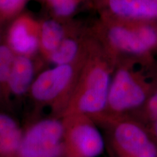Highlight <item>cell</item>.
<instances>
[{"mask_svg": "<svg viewBox=\"0 0 157 157\" xmlns=\"http://www.w3.org/2000/svg\"><path fill=\"white\" fill-rule=\"evenodd\" d=\"M151 131L153 134H154V137L157 139V119L152 121L151 122Z\"/></svg>", "mask_w": 157, "mask_h": 157, "instance_id": "obj_18", "label": "cell"}, {"mask_svg": "<svg viewBox=\"0 0 157 157\" xmlns=\"http://www.w3.org/2000/svg\"><path fill=\"white\" fill-rule=\"evenodd\" d=\"M63 137V119H42L23 133L18 148L11 157H64Z\"/></svg>", "mask_w": 157, "mask_h": 157, "instance_id": "obj_4", "label": "cell"}, {"mask_svg": "<svg viewBox=\"0 0 157 157\" xmlns=\"http://www.w3.org/2000/svg\"><path fill=\"white\" fill-rule=\"evenodd\" d=\"M15 56L8 46L0 45V83H7Z\"/></svg>", "mask_w": 157, "mask_h": 157, "instance_id": "obj_14", "label": "cell"}, {"mask_svg": "<svg viewBox=\"0 0 157 157\" xmlns=\"http://www.w3.org/2000/svg\"><path fill=\"white\" fill-rule=\"evenodd\" d=\"M112 123L111 136L119 157H157V148L145 129L124 117L106 119Z\"/></svg>", "mask_w": 157, "mask_h": 157, "instance_id": "obj_7", "label": "cell"}, {"mask_svg": "<svg viewBox=\"0 0 157 157\" xmlns=\"http://www.w3.org/2000/svg\"><path fill=\"white\" fill-rule=\"evenodd\" d=\"M107 10L103 16L130 21L155 22L157 0H105Z\"/></svg>", "mask_w": 157, "mask_h": 157, "instance_id": "obj_8", "label": "cell"}, {"mask_svg": "<svg viewBox=\"0 0 157 157\" xmlns=\"http://www.w3.org/2000/svg\"><path fill=\"white\" fill-rule=\"evenodd\" d=\"M64 124V157H98L103 153V135L92 118L70 115L63 119Z\"/></svg>", "mask_w": 157, "mask_h": 157, "instance_id": "obj_5", "label": "cell"}, {"mask_svg": "<svg viewBox=\"0 0 157 157\" xmlns=\"http://www.w3.org/2000/svg\"><path fill=\"white\" fill-rule=\"evenodd\" d=\"M142 109L145 117L150 122L157 119V87L147 100Z\"/></svg>", "mask_w": 157, "mask_h": 157, "instance_id": "obj_16", "label": "cell"}, {"mask_svg": "<svg viewBox=\"0 0 157 157\" xmlns=\"http://www.w3.org/2000/svg\"><path fill=\"white\" fill-rule=\"evenodd\" d=\"M117 63L99 39L91 43L81 82L74 88L63 117L83 115L101 119L107 107L111 78Z\"/></svg>", "mask_w": 157, "mask_h": 157, "instance_id": "obj_1", "label": "cell"}, {"mask_svg": "<svg viewBox=\"0 0 157 157\" xmlns=\"http://www.w3.org/2000/svg\"><path fill=\"white\" fill-rule=\"evenodd\" d=\"M79 52V44L75 39L65 38L61 44L51 53L50 61L56 66L72 65Z\"/></svg>", "mask_w": 157, "mask_h": 157, "instance_id": "obj_13", "label": "cell"}, {"mask_svg": "<svg viewBox=\"0 0 157 157\" xmlns=\"http://www.w3.org/2000/svg\"><path fill=\"white\" fill-rule=\"evenodd\" d=\"M26 0H0V13L12 15L23 7Z\"/></svg>", "mask_w": 157, "mask_h": 157, "instance_id": "obj_17", "label": "cell"}, {"mask_svg": "<svg viewBox=\"0 0 157 157\" xmlns=\"http://www.w3.org/2000/svg\"><path fill=\"white\" fill-rule=\"evenodd\" d=\"M23 133L14 119L0 113V157H11L15 154Z\"/></svg>", "mask_w": 157, "mask_h": 157, "instance_id": "obj_11", "label": "cell"}, {"mask_svg": "<svg viewBox=\"0 0 157 157\" xmlns=\"http://www.w3.org/2000/svg\"><path fill=\"white\" fill-rule=\"evenodd\" d=\"M40 27L27 17L17 19L9 31V45L18 56H28L34 53L40 46Z\"/></svg>", "mask_w": 157, "mask_h": 157, "instance_id": "obj_9", "label": "cell"}, {"mask_svg": "<svg viewBox=\"0 0 157 157\" xmlns=\"http://www.w3.org/2000/svg\"><path fill=\"white\" fill-rule=\"evenodd\" d=\"M34 64L28 56L15 57L7 83L10 90L15 95L26 93L34 82Z\"/></svg>", "mask_w": 157, "mask_h": 157, "instance_id": "obj_10", "label": "cell"}, {"mask_svg": "<svg viewBox=\"0 0 157 157\" xmlns=\"http://www.w3.org/2000/svg\"><path fill=\"white\" fill-rule=\"evenodd\" d=\"M156 87L155 58L119 61L113 74L106 110L101 119L122 117L125 113L142 109Z\"/></svg>", "mask_w": 157, "mask_h": 157, "instance_id": "obj_2", "label": "cell"}, {"mask_svg": "<svg viewBox=\"0 0 157 157\" xmlns=\"http://www.w3.org/2000/svg\"><path fill=\"white\" fill-rule=\"evenodd\" d=\"M74 75L73 65L56 66L44 71L31 84V96L39 103L53 104L63 113L71 95Z\"/></svg>", "mask_w": 157, "mask_h": 157, "instance_id": "obj_6", "label": "cell"}, {"mask_svg": "<svg viewBox=\"0 0 157 157\" xmlns=\"http://www.w3.org/2000/svg\"><path fill=\"white\" fill-rule=\"evenodd\" d=\"M54 13L59 17H68L76 10L78 0H48Z\"/></svg>", "mask_w": 157, "mask_h": 157, "instance_id": "obj_15", "label": "cell"}, {"mask_svg": "<svg viewBox=\"0 0 157 157\" xmlns=\"http://www.w3.org/2000/svg\"><path fill=\"white\" fill-rule=\"evenodd\" d=\"M97 37L117 63L125 60L153 58L157 52L155 22L103 16L98 27Z\"/></svg>", "mask_w": 157, "mask_h": 157, "instance_id": "obj_3", "label": "cell"}, {"mask_svg": "<svg viewBox=\"0 0 157 157\" xmlns=\"http://www.w3.org/2000/svg\"><path fill=\"white\" fill-rule=\"evenodd\" d=\"M65 39L64 29L62 25L54 20L45 21L40 25L39 39L40 46L45 54L52 53Z\"/></svg>", "mask_w": 157, "mask_h": 157, "instance_id": "obj_12", "label": "cell"}, {"mask_svg": "<svg viewBox=\"0 0 157 157\" xmlns=\"http://www.w3.org/2000/svg\"><path fill=\"white\" fill-rule=\"evenodd\" d=\"M155 25H156V31H157V20L156 21H155Z\"/></svg>", "mask_w": 157, "mask_h": 157, "instance_id": "obj_19", "label": "cell"}]
</instances>
